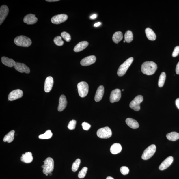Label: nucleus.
I'll list each match as a JSON object with an SVG mask.
<instances>
[{
  "label": "nucleus",
  "mask_w": 179,
  "mask_h": 179,
  "mask_svg": "<svg viewBox=\"0 0 179 179\" xmlns=\"http://www.w3.org/2000/svg\"><path fill=\"white\" fill-rule=\"evenodd\" d=\"M59 1V0H46V1L49 2H56Z\"/></svg>",
  "instance_id": "44"
},
{
  "label": "nucleus",
  "mask_w": 179,
  "mask_h": 179,
  "mask_svg": "<svg viewBox=\"0 0 179 179\" xmlns=\"http://www.w3.org/2000/svg\"><path fill=\"white\" fill-rule=\"evenodd\" d=\"M122 150V147L119 143H115L113 144L110 148V152L111 153L115 155L120 153Z\"/></svg>",
  "instance_id": "24"
},
{
  "label": "nucleus",
  "mask_w": 179,
  "mask_h": 179,
  "mask_svg": "<svg viewBox=\"0 0 179 179\" xmlns=\"http://www.w3.org/2000/svg\"><path fill=\"white\" fill-rule=\"evenodd\" d=\"M175 102L177 107L179 109V98L176 100Z\"/></svg>",
  "instance_id": "41"
},
{
  "label": "nucleus",
  "mask_w": 179,
  "mask_h": 179,
  "mask_svg": "<svg viewBox=\"0 0 179 179\" xmlns=\"http://www.w3.org/2000/svg\"><path fill=\"white\" fill-rule=\"evenodd\" d=\"M104 93V87L101 85L98 87L95 95V101L96 102H98L101 100L103 96Z\"/></svg>",
  "instance_id": "19"
},
{
  "label": "nucleus",
  "mask_w": 179,
  "mask_h": 179,
  "mask_svg": "<svg viewBox=\"0 0 179 179\" xmlns=\"http://www.w3.org/2000/svg\"><path fill=\"white\" fill-rule=\"evenodd\" d=\"M44 162V164L42 166V168L43 169V173L46 174L52 173L54 167V162L53 159L48 157Z\"/></svg>",
  "instance_id": "3"
},
{
  "label": "nucleus",
  "mask_w": 179,
  "mask_h": 179,
  "mask_svg": "<svg viewBox=\"0 0 179 179\" xmlns=\"http://www.w3.org/2000/svg\"><path fill=\"white\" fill-rule=\"evenodd\" d=\"M122 33L120 31L116 32L113 35L112 39L113 42L115 44H118L123 39Z\"/></svg>",
  "instance_id": "27"
},
{
  "label": "nucleus",
  "mask_w": 179,
  "mask_h": 179,
  "mask_svg": "<svg viewBox=\"0 0 179 179\" xmlns=\"http://www.w3.org/2000/svg\"><path fill=\"white\" fill-rule=\"evenodd\" d=\"M133 61V58L131 57L127 59L121 65L118 70V75L119 77H122L124 75Z\"/></svg>",
  "instance_id": "4"
},
{
  "label": "nucleus",
  "mask_w": 179,
  "mask_h": 179,
  "mask_svg": "<svg viewBox=\"0 0 179 179\" xmlns=\"http://www.w3.org/2000/svg\"><path fill=\"white\" fill-rule=\"evenodd\" d=\"M101 24V23L100 22H98V23H95L94 25V26L96 27H97L98 26H99Z\"/></svg>",
  "instance_id": "43"
},
{
  "label": "nucleus",
  "mask_w": 179,
  "mask_h": 179,
  "mask_svg": "<svg viewBox=\"0 0 179 179\" xmlns=\"http://www.w3.org/2000/svg\"><path fill=\"white\" fill-rule=\"evenodd\" d=\"M97 17V15L95 14H94L93 15L91 16L90 18L91 19H95Z\"/></svg>",
  "instance_id": "42"
},
{
  "label": "nucleus",
  "mask_w": 179,
  "mask_h": 179,
  "mask_svg": "<svg viewBox=\"0 0 179 179\" xmlns=\"http://www.w3.org/2000/svg\"><path fill=\"white\" fill-rule=\"evenodd\" d=\"M173 160L174 158L172 156H169V157L165 159L161 163L159 167V169L161 170V171H163V170L167 169L173 163Z\"/></svg>",
  "instance_id": "15"
},
{
  "label": "nucleus",
  "mask_w": 179,
  "mask_h": 179,
  "mask_svg": "<svg viewBox=\"0 0 179 179\" xmlns=\"http://www.w3.org/2000/svg\"><path fill=\"white\" fill-rule=\"evenodd\" d=\"M124 89H122V91H124Z\"/></svg>",
  "instance_id": "48"
},
{
  "label": "nucleus",
  "mask_w": 179,
  "mask_h": 179,
  "mask_svg": "<svg viewBox=\"0 0 179 179\" xmlns=\"http://www.w3.org/2000/svg\"><path fill=\"white\" fill-rule=\"evenodd\" d=\"M82 128L84 130H88L90 128L91 125L88 123L84 122L82 123Z\"/></svg>",
  "instance_id": "38"
},
{
  "label": "nucleus",
  "mask_w": 179,
  "mask_h": 179,
  "mask_svg": "<svg viewBox=\"0 0 179 179\" xmlns=\"http://www.w3.org/2000/svg\"><path fill=\"white\" fill-rule=\"evenodd\" d=\"M38 20L37 18L35 17V15L32 14L26 15L23 19L24 23L28 25L34 24L36 23Z\"/></svg>",
  "instance_id": "17"
},
{
  "label": "nucleus",
  "mask_w": 179,
  "mask_h": 179,
  "mask_svg": "<svg viewBox=\"0 0 179 179\" xmlns=\"http://www.w3.org/2000/svg\"><path fill=\"white\" fill-rule=\"evenodd\" d=\"M179 46H177L174 49L173 53H172V56L173 57H176L179 55Z\"/></svg>",
  "instance_id": "39"
},
{
  "label": "nucleus",
  "mask_w": 179,
  "mask_h": 179,
  "mask_svg": "<svg viewBox=\"0 0 179 179\" xmlns=\"http://www.w3.org/2000/svg\"><path fill=\"white\" fill-rule=\"evenodd\" d=\"M53 136V133L50 130H48L43 134H41L39 136L40 139H47L51 138Z\"/></svg>",
  "instance_id": "29"
},
{
  "label": "nucleus",
  "mask_w": 179,
  "mask_h": 179,
  "mask_svg": "<svg viewBox=\"0 0 179 179\" xmlns=\"http://www.w3.org/2000/svg\"><path fill=\"white\" fill-rule=\"evenodd\" d=\"M168 139L171 141H176L179 139V133L176 132H172L167 134Z\"/></svg>",
  "instance_id": "28"
},
{
  "label": "nucleus",
  "mask_w": 179,
  "mask_h": 179,
  "mask_svg": "<svg viewBox=\"0 0 179 179\" xmlns=\"http://www.w3.org/2000/svg\"><path fill=\"white\" fill-rule=\"evenodd\" d=\"M78 94L80 97L84 98L87 96L89 92L88 85L86 82H81L77 85Z\"/></svg>",
  "instance_id": "5"
},
{
  "label": "nucleus",
  "mask_w": 179,
  "mask_h": 179,
  "mask_svg": "<svg viewBox=\"0 0 179 179\" xmlns=\"http://www.w3.org/2000/svg\"><path fill=\"white\" fill-rule=\"evenodd\" d=\"M157 69V65L153 61H146L143 63L141 70L144 74L148 75H153Z\"/></svg>",
  "instance_id": "1"
},
{
  "label": "nucleus",
  "mask_w": 179,
  "mask_h": 179,
  "mask_svg": "<svg viewBox=\"0 0 179 179\" xmlns=\"http://www.w3.org/2000/svg\"><path fill=\"white\" fill-rule=\"evenodd\" d=\"M89 43L87 41H82L79 42L76 45L74 51L75 52H79L84 50L88 46Z\"/></svg>",
  "instance_id": "21"
},
{
  "label": "nucleus",
  "mask_w": 179,
  "mask_h": 179,
  "mask_svg": "<svg viewBox=\"0 0 179 179\" xmlns=\"http://www.w3.org/2000/svg\"><path fill=\"white\" fill-rule=\"evenodd\" d=\"M67 100L66 98L64 95H62L59 98V105L58 107V110L59 111H63L67 105Z\"/></svg>",
  "instance_id": "18"
},
{
  "label": "nucleus",
  "mask_w": 179,
  "mask_h": 179,
  "mask_svg": "<svg viewBox=\"0 0 179 179\" xmlns=\"http://www.w3.org/2000/svg\"><path fill=\"white\" fill-rule=\"evenodd\" d=\"M165 79H166V74L164 72L161 73L159 78L158 81V86L159 87H162L164 86Z\"/></svg>",
  "instance_id": "31"
},
{
  "label": "nucleus",
  "mask_w": 179,
  "mask_h": 179,
  "mask_svg": "<svg viewBox=\"0 0 179 179\" xmlns=\"http://www.w3.org/2000/svg\"><path fill=\"white\" fill-rule=\"evenodd\" d=\"M53 79L52 77H49L46 78L44 86V90L45 92H50L53 88Z\"/></svg>",
  "instance_id": "16"
},
{
  "label": "nucleus",
  "mask_w": 179,
  "mask_h": 179,
  "mask_svg": "<svg viewBox=\"0 0 179 179\" xmlns=\"http://www.w3.org/2000/svg\"><path fill=\"white\" fill-rule=\"evenodd\" d=\"M96 58L94 55H91L85 57L81 60L80 64L82 66H87L95 63Z\"/></svg>",
  "instance_id": "13"
},
{
  "label": "nucleus",
  "mask_w": 179,
  "mask_h": 179,
  "mask_svg": "<svg viewBox=\"0 0 179 179\" xmlns=\"http://www.w3.org/2000/svg\"><path fill=\"white\" fill-rule=\"evenodd\" d=\"M33 159L32 153L31 152H26L25 153L23 154L21 158L22 162L27 164H29L32 162Z\"/></svg>",
  "instance_id": "20"
},
{
  "label": "nucleus",
  "mask_w": 179,
  "mask_h": 179,
  "mask_svg": "<svg viewBox=\"0 0 179 179\" xmlns=\"http://www.w3.org/2000/svg\"><path fill=\"white\" fill-rule=\"evenodd\" d=\"M76 124H77V121L75 120H73L69 123L68 125V128L69 129L72 130L74 129Z\"/></svg>",
  "instance_id": "36"
},
{
  "label": "nucleus",
  "mask_w": 179,
  "mask_h": 179,
  "mask_svg": "<svg viewBox=\"0 0 179 179\" xmlns=\"http://www.w3.org/2000/svg\"><path fill=\"white\" fill-rule=\"evenodd\" d=\"M145 33L147 38L151 41H154L156 39V36L154 31L150 28H147L145 29Z\"/></svg>",
  "instance_id": "25"
},
{
  "label": "nucleus",
  "mask_w": 179,
  "mask_h": 179,
  "mask_svg": "<svg viewBox=\"0 0 179 179\" xmlns=\"http://www.w3.org/2000/svg\"><path fill=\"white\" fill-rule=\"evenodd\" d=\"M48 174H46V176H48Z\"/></svg>",
  "instance_id": "46"
},
{
  "label": "nucleus",
  "mask_w": 179,
  "mask_h": 179,
  "mask_svg": "<svg viewBox=\"0 0 179 179\" xmlns=\"http://www.w3.org/2000/svg\"><path fill=\"white\" fill-rule=\"evenodd\" d=\"M15 131L12 130L9 132L4 136L3 139V141L4 142H8L10 143L13 141L14 139V135Z\"/></svg>",
  "instance_id": "26"
},
{
  "label": "nucleus",
  "mask_w": 179,
  "mask_h": 179,
  "mask_svg": "<svg viewBox=\"0 0 179 179\" xmlns=\"http://www.w3.org/2000/svg\"><path fill=\"white\" fill-rule=\"evenodd\" d=\"M61 35L62 37L66 40L67 42H69L71 41V36L69 33L66 32H64L61 33Z\"/></svg>",
  "instance_id": "35"
},
{
  "label": "nucleus",
  "mask_w": 179,
  "mask_h": 179,
  "mask_svg": "<svg viewBox=\"0 0 179 179\" xmlns=\"http://www.w3.org/2000/svg\"><path fill=\"white\" fill-rule=\"evenodd\" d=\"M143 100L142 95H138L136 97L129 105V106L132 109L136 111H138L140 109V105Z\"/></svg>",
  "instance_id": "8"
},
{
  "label": "nucleus",
  "mask_w": 179,
  "mask_h": 179,
  "mask_svg": "<svg viewBox=\"0 0 179 179\" xmlns=\"http://www.w3.org/2000/svg\"><path fill=\"white\" fill-rule=\"evenodd\" d=\"M68 16L65 14H60L55 16L51 18V20L53 24H59L67 20Z\"/></svg>",
  "instance_id": "10"
},
{
  "label": "nucleus",
  "mask_w": 179,
  "mask_h": 179,
  "mask_svg": "<svg viewBox=\"0 0 179 179\" xmlns=\"http://www.w3.org/2000/svg\"><path fill=\"white\" fill-rule=\"evenodd\" d=\"M1 59L2 63L10 68L14 66L16 63L13 59H9L7 57H3L1 58Z\"/></svg>",
  "instance_id": "22"
},
{
  "label": "nucleus",
  "mask_w": 179,
  "mask_h": 179,
  "mask_svg": "<svg viewBox=\"0 0 179 179\" xmlns=\"http://www.w3.org/2000/svg\"><path fill=\"white\" fill-rule=\"evenodd\" d=\"M121 97V92L120 89H116L112 91L110 96V101L111 103L118 102Z\"/></svg>",
  "instance_id": "11"
},
{
  "label": "nucleus",
  "mask_w": 179,
  "mask_h": 179,
  "mask_svg": "<svg viewBox=\"0 0 179 179\" xmlns=\"http://www.w3.org/2000/svg\"><path fill=\"white\" fill-rule=\"evenodd\" d=\"M54 42L55 44L59 46H61L63 45L64 42L62 40V38L60 36L55 37L54 39Z\"/></svg>",
  "instance_id": "33"
},
{
  "label": "nucleus",
  "mask_w": 179,
  "mask_h": 179,
  "mask_svg": "<svg viewBox=\"0 0 179 179\" xmlns=\"http://www.w3.org/2000/svg\"><path fill=\"white\" fill-rule=\"evenodd\" d=\"M176 72L177 74H179V62L177 64L176 68Z\"/></svg>",
  "instance_id": "40"
},
{
  "label": "nucleus",
  "mask_w": 179,
  "mask_h": 179,
  "mask_svg": "<svg viewBox=\"0 0 179 179\" xmlns=\"http://www.w3.org/2000/svg\"><path fill=\"white\" fill-rule=\"evenodd\" d=\"M125 41L127 43H130L133 40V33L130 31H127L125 33L124 35Z\"/></svg>",
  "instance_id": "30"
},
{
  "label": "nucleus",
  "mask_w": 179,
  "mask_h": 179,
  "mask_svg": "<svg viewBox=\"0 0 179 179\" xmlns=\"http://www.w3.org/2000/svg\"><path fill=\"white\" fill-rule=\"evenodd\" d=\"M9 9L6 5H2L0 8V25L5 20L9 13Z\"/></svg>",
  "instance_id": "14"
},
{
  "label": "nucleus",
  "mask_w": 179,
  "mask_h": 179,
  "mask_svg": "<svg viewBox=\"0 0 179 179\" xmlns=\"http://www.w3.org/2000/svg\"><path fill=\"white\" fill-rule=\"evenodd\" d=\"M88 169V168L86 167L83 168L81 171H80L78 174V177L80 178H84L86 175Z\"/></svg>",
  "instance_id": "34"
},
{
  "label": "nucleus",
  "mask_w": 179,
  "mask_h": 179,
  "mask_svg": "<svg viewBox=\"0 0 179 179\" xmlns=\"http://www.w3.org/2000/svg\"><path fill=\"white\" fill-rule=\"evenodd\" d=\"M97 135L100 138L107 139L112 136L111 130L108 127H105L98 129L97 131Z\"/></svg>",
  "instance_id": "6"
},
{
  "label": "nucleus",
  "mask_w": 179,
  "mask_h": 179,
  "mask_svg": "<svg viewBox=\"0 0 179 179\" xmlns=\"http://www.w3.org/2000/svg\"><path fill=\"white\" fill-rule=\"evenodd\" d=\"M120 171L123 175H127L129 173V170L128 167L123 166L120 168Z\"/></svg>",
  "instance_id": "37"
},
{
  "label": "nucleus",
  "mask_w": 179,
  "mask_h": 179,
  "mask_svg": "<svg viewBox=\"0 0 179 179\" xmlns=\"http://www.w3.org/2000/svg\"><path fill=\"white\" fill-rule=\"evenodd\" d=\"M156 146L153 144L150 145L145 149L142 154V158L143 160H147L152 157L155 153Z\"/></svg>",
  "instance_id": "7"
},
{
  "label": "nucleus",
  "mask_w": 179,
  "mask_h": 179,
  "mask_svg": "<svg viewBox=\"0 0 179 179\" xmlns=\"http://www.w3.org/2000/svg\"><path fill=\"white\" fill-rule=\"evenodd\" d=\"M81 163V160L79 159H77L73 163L72 167V170L73 172H76L77 171L79 168Z\"/></svg>",
  "instance_id": "32"
},
{
  "label": "nucleus",
  "mask_w": 179,
  "mask_h": 179,
  "mask_svg": "<svg viewBox=\"0 0 179 179\" xmlns=\"http://www.w3.org/2000/svg\"><path fill=\"white\" fill-rule=\"evenodd\" d=\"M106 179H114L111 176H108L106 178Z\"/></svg>",
  "instance_id": "45"
},
{
  "label": "nucleus",
  "mask_w": 179,
  "mask_h": 179,
  "mask_svg": "<svg viewBox=\"0 0 179 179\" xmlns=\"http://www.w3.org/2000/svg\"><path fill=\"white\" fill-rule=\"evenodd\" d=\"M126 42V41H124V42Z\"/></svg>",
  "instance_id": "47"
},
{
  "label": "nucleus",
  "mask_w": 179,
  "mask_h": 179,
  "mask_svg": "<svg viewBox=\"0 0 179 179\" xmlns=\"http://www.w3.org/2000/svg\"><path fill=\"white\" fill-rule=\"evenodd\" d=\"M23 92L21 90H15L11 92L9 94L8 99L10 101H13L21 98L23 96Z\"/></svg>",
  "instance_id": "9"
},
{
  "label": "nucleus",
  "mask_w": 179,
  "mask_h": 179,
  "mask_svg": "<svg viewBox=\"0 0 179 179\" xmlns=\"http://www.w3.org/2000/svg\"><path fill=\"white\" fill-rule=\"evenodd\" d=\"M14 66L16 70L20 72L25 73L27 74H29L30 73V68L24 64L16 62Z\"/></svg>",
  "instance_id": "12"
},
{
  "label": "nucleus",
  "mask_w": 179,
  "mask_h": 179,
  "mask_svg": "<svg viewBox=\"0 0 179 179\" xmlns=\"http://www.w3.org/2000/svg\"><path fill=\"white\" fill-rule=\"evenodd\" d=\"M125 122H126V124L132 128L137 129L139 127V124L137 121L133 119V118H127Z\"/></svg>",
  "instance_id": "23"
},
{
  "label": "nucleus",
  "mask_w": 179,
  "mask_h": 179,
  "mask_svg": "<svg viewBox=\"0 0 179 179\" xmlns=\"http://www.w3.org/2000/svg\"><path fill=\"white\" fill-rule=\"evenodd\" d=\"M14 43L17 46L28 47L32 44V41L28 37L21 35L15 38L14 40Z\"/></svg>",
  "instance_id": "2"
}]
</instances>
